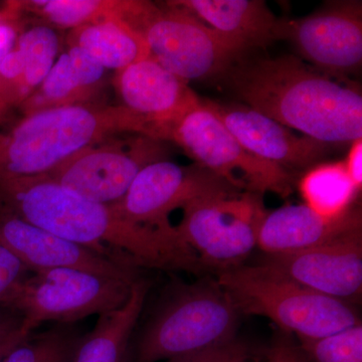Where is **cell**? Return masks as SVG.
<instances>
[{
	"label": "cell",
	"instance_id": "21",
	"mask_svg": "<svg viewBox=\"0 0 362 362\" xmlns=\"http://www.w3.org/2000/svg\"><path fill=\"white\" fill-rule=\"evenodd\" d=\"M305 206L323 218H342L356 204L359 190L349 177L343 161L316 164L298 183Z\"/></svg>",
	"mask_w": 362,
	"mask_h": 362
},
{
	"label": "cell",
	"instance_id": "31",
	"mask_svg": "<svg viewBox=\"0 0 362 362\" xmlns=\"http://www.w3.org/2000/svg\"><path fill=\"white\" fill-rule=\"evenodd\" d=\"M289 333H283L272 344L264 362H309Z\"/></svg>",
	"mask_w": 362,
	"mask_h": 362
},
{
	"label": "cell",
	"instance_id": "22",
	"mask_svg": "<svg viewBox=\"0 0 362 362\" xmlns=\"http://www.w3.org/2000/svg\"><path fill=\"white\" fill-rule=\"evenodd\" d=\"M59 37L47 25H35L21 33L16 47L23 54L25 71L14 88L13 104H23L44 82L59 58Z\"/></svg>",
	"mask_w": 362,
	"mask_h": 362
},
{
	"label": "cell",
	"instance_id": "33",
	"mask_svg": "<svg viewBox=\"0 0 362 362\" xmlns=\"http://www.w3.org/2000/svg\"><path fill=\"white\" fill-rule=\"evenodd\" d=\"M18 33L11 23H0V64L4 57L8 54L16 45Z\"/></svg>",
	"mask_w": 362,
	"mask_h": 362
},
{
	"label": "cell",
	"instance_id": "27",
	"mask_svg": "<svg viewBox=\"0 0 362 362\" xmlns=\"http://www.w3.org/2000/svg\"><path fill=\"white\" fill-rule=\"evenodd\" d=\"M66 54L78 83L83 89L90 94L103 80L106 70L87 52L76 45H70Z\"/></svg>",
	"mask_w": 362,
	"mask_h": 362
},
{
	"label": "cell",
	"instance_id": "7",
	"mask_svg": "<svg viewBox=\"0 0 362 362\" xmlns=\"http://www.w3.org/2000/svg\"><path fill=\"white\" fill-rule=\"evenodd\" d=\"M160 9L142 1L130 20L149 56L185 82L221 78L245 52L192 13L168 4Z\"/></svg>",
	"mask_w": 362,
	"mask_h": 362
},
{
	"label": "cell",
	"instance_id": "5",
	"mask_svg": "<svg viewBox=\"0 0 362 362\" xmlns=\"http://www.w3.org/2000/svg\"><path fill=\"white\" fill-rule=\"evenodd\" d=\"M223 288L240 314L264 316L298 338H319L361 324L356 306L323 296L265 267L220 272Z\"/></svg>",
	"mask_w": 362,
	"mask_h": 362
},
{
	"label": "cell",
	"instance_id": "32",
	"mask_svg": "<svg viewBox=\"0 0 362 362\" xmlns=\"http://www.w3.org/2000/svg\"><path fill=\"white\" fill-rule=\"evenodd\" d=\"M345 169L349 173V177L354 181L356 187L361 190L362 187V141L361 139L356 140L350 145L346 159L343 160Z\"/></svg>",
	"mask_w": 362,
	"mask_h": 362
},
{
	"label": "cell",
	"instance_id": "15",
	"mask_svg": "<svg viewBox=\"0 0 362 362\" xmlns=\"http://www.w3.org/2000/svg\"><path fill=\"white\" fill-rule=\"evenodd\" d=\"M0 242L28 270L71 268L107 277L135 280L136 267L63 239L21 220L0 204Z\"/></svg>",
	"mask_w": 362,
	"mask_h": 362
},
{
	"label": "cell",
	"instance_id": "16",
	"mask_svg": "<svg viewBox=\"0 0 362 362\" xmlns=\"http://www.w3.org/2000/svg\"><path fill=\"white\" fill-rule=\"evenodd\" d=\"M187 84L150 56L117 74L122 106L148 124L151 137L160 141L169 126L199 103Z\"/></svg>",
	"mask_w": 362,
	"mask_h": 362
},
{
	"label": "cell",
	"instance_id": "6",
	"mask_svg": "<svg viewBox=\"0 0 362 362\" xmlns=\"http://www.w3.org/2000/svg\"><path fill=\"white\" fill-rule=\"evenodd\" d=\"M133 282L78 269H49L23 278L2 304L20 312L23 331L30 334L42 323L74 324L120 308Z\"/></svg>",
	"mask_w": 362,
	"mask_h": 362
},
{
	"label": "cell",
	"instance_id": "8",
	"mask_svg": "<svg viewBox=\"0 0 362 362\" xmlns=\"http://www.w3.org/2000/svg\"><path fill=\"white\" fill-rule=\"evenodd\" d=\"M164 142H173L194 163L209 169L245 192L288 197L292 192L289 171L247 152L220 119L199 103L164 132Z\"/></svg>",
	"mask_w": 362,
	"mask_h": 362
},
{
	"label": "cell",
	"instance_id": "9",
	"mask_svg": "<svg viewBox=\"0 0 362 362\" xmlns=\"http://www.w3.org/2000/svg\"><path fill=\"white\" fill-rule=\"evenodd\" d=\"M176 230L206 270L243 265L257 247L267 213L261 194L242 192L197 199L183 207Z\"/></svg>",
	"mask_w": 362,
	"mask_h": 362
},
{
	"label": "cell",
	"instance_id": "24",
	"mask_svg": "<svg viewBox=\"0 0 362 362\" xmlns=\"http://www.w3.org/2000/svg\"><path fill=\"white\" fill-rule=\"evenodd\" d=\"M84 337L77 323L54 324L30 333L0 362H74Z\"/></svg>",
	"mask_w": 362,
	"mask_h": 362
},
{
	"label": "cell",
	"instance_id": "23",
	"mask_svg": "<svg viewBox=\"0 0 362 362\" xmlns=\"http://www.w3.org/2000/svg\"><path fill=\"white\" fill-rule=\"evenodd\" d=\"M135 1L106 0H35L23 4L25 8L59 28H75L111 18L126 21Z\"/></svg>",
	"mask_w": 362,
	"mask_h": 362
},
{
	"label": "cell",
	"instance_id": "30",
	"mask_svg": "<svg viewBox=\"0 0 362 362\" xmlns=\"http://www.w3.org/2000/svg\"><path fill=\"white\" fill-rule=\"evenodd\" d=\"M23 318L20 312L0 304V347L23 341L30 334L23 331Z\"/></svg>",
	"mask_w": 362,
	"mask_h": 362
},
{
	"label": "cell",
	"instance_id": "10",
	"mask_svg": "<svg viewBox=\"0 0 362 362\" xmlns=\"http://www.w3.org/2000/svg\"><path fill=\"white\" fill-rule=\"evenodd\" d=\"M88 147L45 175L89 201L118 204L136 176L149 164L165 160L166 142L122 134Z\"/></svg>",
	"mask_w": 362,
	"mask_h": 362
},
{
	"label": "cell",
	"instance_id": "18",
	"mask_svg": "<svg viewBox=\"0 0 362 362\" xmlns=\"http://www.w3.org/2000/svg\"><path fill=\"white\" fill-rule=\"evenodd\" d=\"M168 4L192 13L243 52L276 40L278 18L263 0H178Z\"/></svg>",
	"mask_w": 362,
	"mask_h": 362
},
{
	"label": "cell",
	"instance_id": "34",
	"mask_svg": "<svg viewBox=\"0 0 362 362\" xmlns=\"http://www.w3.org/2000/svg\"><path fill=\"white\" fill-rule=\"evenodd\" d=\"M23 341L11 343V344L4 345V346L0 347V361H1L4 356H7V354H8L9 352L16 346V345L20 344V343Z\"/></svg>",
	"mask_w": 362,
	"mask_h": 362
},
{
	"label": "cell",
	"instance_id": "35",
	"mask_svg": "<svg viewBox=\"0 0 362 362\" xmlns=\"http://www.w3.org/2000/svg\"><path fill=\"white\" fill-rule=\"evenodd\" d=\"M7 108H8V105L0 98V122H1L2 117H4V112L7 110Z\"/></svg>",
	"mask_w": 362,
	"mask_h": 362
},
{
	"label": "cell",
	"instance_id": "1",
	"mask_svg": "<svg viewBox=\"0 0 362 362\" xmlns=\"http://www.w3.org/2000/svg\"><path fill=\"white\" fill-rule=\"evenodd\" d=\"M0 204L21 220L134 267L206 270L177 230L130 221L115 204L89 201L45 176L0 180Z\"/></svg>",
	"mask_w": 362,
	"mask_h": 362
},
{
	"label": "cell",
	"instance_id": "36",
	"mask_svg": "<svg viewBox=\"0 0 362 362\" xmlns=\"http://www.w3.org/2000/svg\"><path fill=\"white\" fill-rule=\"evenodd\" d=\"M247 362H261V361H257V359H255L254 361V358H250L249 361H247Z\"/></svg>",
	"mask_w": 362,
	"mask_h": 362
},
{
	"label": "cell",
	"instance_id": "12",
	"mask_svg": "<svg viewBox=\"0 0 362 362\" xmlns=\"http://www.w3.org/2000/svg\"><path fill=\"white\" fill-rule=\"evenodd\" d=\"M242 192L199 164L183 166L165 159L143 168L115 206L134 223L171 232L175 226L169 221V214L175 209L197 199Z\"/></svg>",
	"mask_w": 362,
	"mask_h": 362
},
{
	"label": "cell",
	"instance_id": "29",
	"mask_svg": "<svg viewBox=\"0 0 362 362\" xmlns=\"http://www.w3.org/2000/svg\"><path fill=\"white\" fill-rule=\"evenodd\" d=\"M32 273L11 250L0 242V304L14 286Z\"/></svg>",
	"mask_w": 362,
	"mask_h": 362
},
{
	"label": "cell",
	"instance_id": "3",
	"mask_svg": "<svg viewBox=\"0 0 362 362\" xmlns=\"http://www.w3.org/2000/svg\"><path fill=\"white\" fill-rule=\"evenodd\" d=\"M122 134L150 135L148 124L122 105L78 104L25 114L0 125V180L47 175L82 150Z\"/></svg>",
	"mask_w": 362,
	"mask_h": 362
},
{
	"label": "cell",
	"instance_id": "4",
	"mask_svg": "<svg viewBox=\"0 0 362 362\" xmlns=\"http://www.w3.org/2000/svg\"><path fill=\"white\" fill-rule=\"evenodd\" d=\"M239 316L216 280L175 285L143 326L133 362L171 361L233 341Z\"/></svg>",
	"mask_w": 362,
	"mask_h": 362
},
{
	"label": "cell",
	"instance_id": "11",
	"mask_svg": "<svg viewBox=\"0 0 362 362\" xmlns=\"http://www.w3.org/2000/svg\"><path fill=\"white\" fill-rule=\"evenodd\" d=\"M275 39L291 42L327 77L345 80L361 69V2L330 1L304 18L278 20Z\"/></svg>",
	"mask_w": 362,
	"mask_h": 362
},
{
	"label": "cell",
	"instance_id": "19",
	"mask_svg": "<svg viewBox=\"0 0 362 362\" xmlns=\"http://www.w3.org/2000/svg\"><path fill=\"white\" fill-rule=\"evenodd\" d=\"M149 289L148 281L136 278L127 302L99 316L83 338L74 362H125Z\"/></svg>",
	"mask_w": 362,
	"mask_h": 362
},
{
	"label": "cell",
	"instance_id": "25",
	"mask_svg": "<svg viewBox=\"0 0 362 362\" xmlns=\"http://www.w3.org/2000/svg\"><path fill=\"white\" fill-rule=\"evenodd\" d=\"M89 94L78 83L65 52L57 59L42 85L21 106L25 115L45 109L86 104L83 100Z\"/></svg>",
	"mask_w": 362,
	"mask_h": 362
},
{
	"label": "cell",
	"instance_id": "20",
	"mask_svg": "<svg viewBox=\"0 0 362 362\" xmlns=\"http://www.w3.org/2000/svg\"><path fill=\"white\" fill-rule=\"evenodd\" d=\"M70 45L87 52L105 70L123 71L149 57L141 33L122 18L97 21L73 30Z\"/></svg>",
	"mask_w": 362,
	"mask_h": 362
},
{
	"label": "cell",
	"instance_id": "2",
	"mask_svg": "<svg viewBox=\"0 0 362 362\" xmlns=\"http://www.w3.org/2000/svg\"><path fill=\"white\" fill-rule=\"evenodd\" d=\"M221 80L250 108L328 144L361 139L362 96L295 56L245 59Z\"/></svg>",
	"mask_w": 362,
	"mask_h": 362
},
{
	"label": "cell",
	"instance_id": "14",
	"mask_svg": "<svg viewBox=\"0 0 362 362\" xmlns=\"http://www.w3.org/2000/svg\"><path fill=\"white\" fill-rule=\"evenodd\" d=\"M226 129L252 156L289 171L310 168L329 153L333 145L317 141L242 103L202 99Z\"/></svg>",
	"mask_w": 362,
	"mask_h": 362
},
{
	"label": "cell",
	"instance_id": "28",
	"mask_svg": "<svg viewBox=\"0 0 362 362\" xmlns=\"http://www.w3.org/2000/svg\"><path fill=\"white\" fill-rule=\"evenodd\" d=\"M251 357L247 345L235 339L221 346L171 359L169 362H247Z\"/></svg>",
	"mask_w": 362,
	"mask_h": 362
},
{
	"label": "cell",
	"instance_id": "26",
	"mask_svg": "<svg viewBox=\"0 0 362 362\" xmlns=\"http://www.w3.org/2000/svg\"><path fill=\"white\" fill-rule=\"evenodd\" d=\"M309 362H362V326L345 328L319 338H299Z\"/></svg>",
	"mask_w": 362,
	"mask_h": 362
},
{
	"label": "cell",
	"instance_id": "13",
	"mask_svg": "<svg viewBox=\"0 0 362 362\" xmlns=\"http://www.w3.org/2000/svg\"><path fill=\"white\" fill-rule=\"evenodd\" d=\"M259 265L323 296L358 303L362 293L361 228L312 249L266 255Z\"/></svg>",
	"mask_w": 362,
	"mask_h": 362
},
{
	"label": "cell",
	"instance_id": "17",
	"mask_svg": "<svg viewBox=\"0 0 362 362\" xmlns=\"http://www.w3.org/2000/svg\"><path fill=\"white\" fill-rule=\"evenodd\" d=\"M361 209L354 206L344 216L323 218L305 204H287L267 211L257 247L266 255L290 254L321 246L361 228Z\"/></svg>",
	"mask_w": 362,
	"mask_h": 362
}]
</instances>
